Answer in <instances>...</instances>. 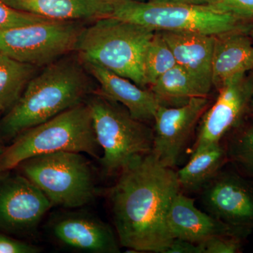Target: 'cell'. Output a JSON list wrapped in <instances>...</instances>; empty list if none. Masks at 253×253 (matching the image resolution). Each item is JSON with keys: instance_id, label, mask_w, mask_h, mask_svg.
Listing matches in <instances>:
<instances>
[{"instance_id": "obj_1", "label": "cell", "mask_w": 253, "mask_h": 253, "mask_svg": "<svg viewBox=\"0 0 253 253\" xmlns=\"http://www.w3.org/2000/svg\"><path fill=\"white\" fill-rule=\"evenodd\" d=\"M181 190L176 172L153 152L123 170L107 191L121 246L133 253H165L174 240L168 213Z\"/></svg>"}, {"instance_id": "obj_2", "label": "cell", "mask_w": 253, "mask_h": 253, "mask_svg": "<svg viewBox=\"0 0 253 253\" xmlns=\"http://www.w3.org/2000/svg\"><path fill=\"white\" fill-rule=\"evenodd\" d=\"M43 68L0 120L1 140H13L26 129L84 102L96 90L77 54L65 55Z\"/></svg>"}, {"instance_id": "obj_3", "label": "cell", "mask_w": 253, "mask_h": 253, "mask_svg": "<svg viewBox=\"0 0 253 253\" xmlns=\"http://www.w3.org/2000/svg\"><path fill=\"white\" fill-rule=\"evenodd\" d=\"M155 31L110 16L93 21L82 32L76 54L146 89L144 58Z\"/></svg>"}, {"instance_id": "obj_4", "label": "cell", "mask_w": 253, "mask_h": 253, "mask_svg": "<svg viewBox=\"0 0 253 253\" xmlns=\"http://www.w3.org/2000/svg\"><path fill=\"white\" fill-rule=\"evenodd\" d=\"M57 151L82 153L98 160L102 156L85 101L16 136L0 156V171L16 169L28 158Z\"/></svg>"}, {"instance_id": "obj_5", "label": "cell", "mask_w": 253, "mask_h": 253, "mask_svg": "<svg viewBox=\"0 0 253 253\" xmlns=\"http://www.w3.org/2000/svg\"><path fill=\"white\" fill-rule=\"evenodd\" d=\"M90 109L96 139L102 150L99 161L107 176H118L154 146V130L131 116L120 103L97 89L85 100Z\"/></svg>"}, {"instance_id": "obj_6", "label": "cell", "mask_w": 253, "mask_h": 253, "mask_svg": "<svg viewBox=\"0 0 253 253\" xmlns=\"http://www.w3.org/2000/svg\"><path fill=\"white\" fill-rule=\"evenodd\" d=\"M16 168L45 195L52 207L77 209L90 204L99 194L92 168L82 153L38 155Z\"/></svg>"}, {"instance_id": "obj_7", "label": "cell", "mask_w": 253, "mask_h": 253, "mask_svg": "<svg viewBox=\"0 0 253 253\" xmlns=\"http://www.w3.org/2000/svg\"><path fill=\"white\" fill-rule=\"evenodd\" d=\"M112 17L156 31L195 32L217 36L229 32L250 31L253 26L205 6L139 0H113Z\"/></svg>"}, {"instance_id": "obj_8", "label": "cell", "mask_w": 253, "mask_h": 253, "mask_svg": "<svg viewBox=\"0 0 253 253\" xmlns=\"http://www.w3.org/2000/svg\"><path fill=\"white\" fill-rule=\"evenodd\" d=\"M84 21H51L0 29V53L38 68L75 52Z\"/></svg>"}, {"instance_id": "obj_9", "label": "cell", "mask_w": 253, "mask_h": 253, "mask_svg": "<svg viewBox=\"0 0 253 253\" xmlns=\"http://www.w3.org/2000/svg\"><path fill=\"white\" fill-rule=\"evenodd\" d=\"M14 170L0 171V232L34 236L52 206L34 184Z\"/></svg>"}, {"instance_id": "obj_10", "label": "cell", "mask_w": 253, "mask_h": 253, "mask_svg": "<svg viewBox=\"0 0 253 253\" xmlns=\"http://www.w3.org/2000/svg\"><path fill=\"white\" fill-rule=\"evenodd\" d=\"M66 210L54 213L45 226L56 246L76 253H120L118 236L109 224L86 211Z\"/></svg>"}, {"instance_id": "obj_11", "label": "cell", "mask_w": 253, "mask_h": 253, "mask_svg": "<svg viewBox=\"0 0 253 253\" xmlns=\"http://www.w3.org/2000/svg\"><path fill=\"white\" fill-rule=\"evenodd\" d=\"M208 104V96H205L192 98L178 107L160 105L154 118L152 152L163 166L174 168L178 164Z\"/></svg>"}, {"instance_id": "obj_12", "label": "cell", "mask_w": 253, "mask_h": 253, "mask_svg": "<svg viewBox=\"0 0 253 253\" xmlns=\"http://www.w3.org/2000/svg\"><path fill=\"white\" fill-rule=\"evenodd\" d=\"M208 213L224 224L251 233L253 229V186L231 171H219L201 189Z\"/></svg>"}, {"instance_id": "obj_13", "label": "cell", "mask_w": 253, "mask_h": 253, "mask_svg": "<svg viewBox=\"0 0 253 253\" xmlns=\"http://www.w3.org/2000/svg\"><path fill=\"white\" fill-rule=\"evenodd\" d=\"M218 91L215 102L204 114L191 154L221 143L226 134L240 126L249 111L251 83L246 73L231 78Z\"/></svg>"}, {"instance_id": "obj_14", "label": "cell", "mask_w": 253, "mask_h": 253, "mask_svg": "<svg viewBox=\"0 0 253 253\" xmlns=\"http://www.w3.org/2000/svg\"><path fill=\"white\" fill-rule=\"evenodd\" d=\"M194 199L179 192L174 198L168 216L173 239L201 244L216 236H234L245 239L249 233L224 224L195 206Z\"/></svg>"}, {"instance_id": "obj_15", "label": "cell", "mask_w": 253, "mask_h": 253, "mask_svg": "<svg viewBox=\"0 0 253 253\" xmlns=\"http://www.w3.org/2000/svg\"><path fill=\"white\" fill-rule=\"evenodd\" d=\"M159 32L172 50L176 64L189 73L208 96L212 86L215 36L195 32Z\"/></svg>"}, {"instance_id": "obj_16", "label": "cell", "mask_w": 253, "mask_h": 253, "mask_svg": "<svg viewBox=\"0 0 253 253\" xmlns=\"http://www.w3.org/2000/svg\"><path fill=\"white\" fill-rule=\"evenodd\" d=\"M84 64L91 77L99 83L101 94L122 104L138 121L144 123L154 121L161 104L151 89L140 87L129 79L98 65Z\"/></svg>"}, {"instance_id": "obj_17", "label": "cell", "mask_w": 253, "mask_h": 253, "mask_svg": "<svg viewBox=\"0 0 253 253\" xmlns=\"http://www.w3.org/2000/svg\"><path fill=\"white\" fill-rule=\"evenodd\" d=\"M249 31H235L215 36L212 83L217 90L231 78L253 70V44Z\"/></svg>"}, {"instance_id": "obj_18", "label": "cell", "mask_w": 253, "mask_h": 253, "mask_svg": "<svg viewBox=\"0 0 253 253\" xmlns=\"http://www.w3.org/2000/svg\"><path fill=\"white\" fill-rule=\"evenodd\" d=\"M13 9L61 21H94L110 17L113 0H1Z\"/></svg>"}, {"instance_id": "obj_19", "label": "cell", "mask_w": 253, "mask_h": 253, "mask_svg": "<svg viewBox=\"0 0 253 253\" xmlns=\"http://www.w3.org/2000/svg\"><path fill=\"white\" fill-rule=\"evenodd\" d=\"M226 148L214 144L191 154L189 162L176 172L181 189L200 191L214 177L227 161Z\"/></svg>"}, {"instance_id": "obj_20", "label": "cell", "mask_w": 253, "mask_h": 253, "mask_svg": "<svg viewBox=\"0 0 253 253\" xmlns=\"http://www.w3.org/2000/svg\"><path fill=\"white\" fill-rule=\"evenodd\" d=\"M150 89L160 104L168 107H178L192 98L208 96L189 73L177 64L158 78Z\"/></svg>"}, {"instance_id": "obj_21", "label": "cell", "mask_w": 253, "mask_h": 253, "mask_svg": "<svg viewBox=\"0 0 253 253\" xmlns=\"http://www.w3.org/2000/svg\"><path fill=\"white\" fill-rule=\"evenodd\" d=\"M38 68L0 53V112L14 106Z\"/></svg>"}, {"instance_id": "obj_22", "label": "cell", "mask_w": 253, "mask_h": 253, "mask_svg": "<svg viewBox=\"0 0 253 253\" xmlns=\"http://www.w3.org/2000/svg\"><path fill=\"white\" fill-rule=\"evenodd\" d=\"M176 65L175 58L167 42L159 31L155 32L145 54L144 74L147 86L153 85Z\"/></svg>"}, {"instance_id": "obj_23", "label": "cell", "mask_w": 253, "mask_h": 253, "mask_svg": "<svg viewBox=\"0 0 253 253\" xmlns=\"http://www.w3.org/2000/svg\"><path fill=\"white\" fill-rule=\"evenodd\" d=\"M226 150L228 160L253 177V122L231 138Z\"/></svg>"}, {"instance_id": "obj_24", "label": "cell", "mask_w": 253, "mask_h": 253, "mask_svg": "<svg viewBox=\"0 0 253 253\" xmlns=\"http://www.w3.org/2000/svg\"><path fill=\"white\" fill-rule=\"evenodd\" d=\"M49 21L51 20L13 9L0 0V29L21 27Z\"/></svg>"}, {"instance_id": "obj_25", "label": "cell", "mask_w": 253, "mask_h": 253, "mask_svg": "<svg viewBox=\"0 0 253 253\" xmlns=\"http://www.w3.org/2000/svg\"><path fill=\"white\" fill-rule=\"evenodd\" d=\"M205 6L214 12L231 15L244 21L253 18V0H218Z\"/></svg>"}, {"instance_id": "obj_26", "label": "cell", "mask_w": 253, "mask_h": 253, "mask_svg": "<svg viewBox=\"0 0 253 253\" xmlns=\"http://www.w3.org/2000/svg\"><path fill=\"white\" fill-rule=\"evenodd\" d=\"M243 239L234 236H216L200 244L203 253H236L241 250Z\"/></svg>"}, {"instance_id": "obj_27", "label": "cell", "mask_w": 253, "mask_h": 253, "mask_svg": "<svg viewBox=\"0 0 253 253\" xmlns=\"http://www.w3.org/2000/svg\"><path fill=\"white\" fill-rule=\"evenodd\" d=\"M41 248L0 232V253H39Z\"/></svg>"}, {"instance_id": "obj_28", "label": "cell", "mask_w": 253, "mask_h": 253, "mask_svg": "<svg viewBox=\"0 0 253 253\" xmlns=\"http://www.w3.org/2000/svg\"><path fill=\"white\" fill-rule=\"evenodd\" d=\"M165 253H203L200 244L174 239Z\"/></svg>"}, {"instance_id": "obj_29", "label": "cell", "mask_w": 253, "mask_h": 253, "mask_svg": "<svg viewBox=\"0 0 253 253\" xmlns=\"http://www.w3.org/2000/svg\"><path fill=\"white\" fill-rule=\"evenodd\" d=\"M147 1L194 5V6H206V5H209L212 4V3L216 2L218 0H147Z\"/></svg>"}, {"instance_id": "obj_30", "label": "cell", "mask_w": 253, "mask_h": 253, "mask_svg": "<svg viewBox=\"0 0 253 253\" xmlns=\"http://www.w3.org/2000/svg\"><path fill=\"white\" fill-rule=\"evenodd\" d=\"M249 78L251 83V94L249 103V111H251L253 116V74L252 76H249Z\"/></svg>"}, {"instance_id": "obj_31", "label": "cell", "mask_w": 253, "mask_h": 253, "mask_svg": "<svg viewBox=\"0 0 253 253\" xmlns=\"http://www.w3.org/2000/svg\"><path fill=\"white\" fill-rule=\"evenodd\" d=\"M0 113H1V112H0ZM5 148L6 147H5L4 144H3L2 140H1V138H0V156L4 152Z\"/></svg>"}, {"instance_id": "obj_32", "label": "cell", "mask_w": 253, "mask_h": 253, "mask_svg": "<svg viewBox=\"0 0 253 253\" xmlns=\"http://www.w3.org/2000/svg\"><path fill=\"white\" fill-rule=\"evenodd\" d=\"M249 36L251 37V39L253 41V26L251 27L249 32Z\"/></svg>"}]
</instances>
